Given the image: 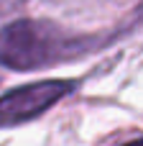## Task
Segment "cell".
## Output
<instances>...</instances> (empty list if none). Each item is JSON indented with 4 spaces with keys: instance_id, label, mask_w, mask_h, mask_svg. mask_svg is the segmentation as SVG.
I'll return each mask as SVG.
<instances>
[{
    "instance_id": "1",
    "label": "cell",
    "mask_w": 143,
    "mask_h": 146,
    "mask_svg": "<svg viewBox=\"0 0 143 146\" xmlns=\"http://www.w3.org/2000/svg\"><path fill=\"white\" fill-rule=\"evenodd\" d=\"M90 49L92 44L87 36L67 33L49 21L20 18L0 28V64L15 72H31L69 62Z\"/></svg>"
},
{
    "instance_id": "2",
    "label": "cell",
    "mask_w": 143,
    "mask_h": 146,
    "mask_svg": "<svg viewBox=\"0 0 143 146\" xmlns=\"http://www.w3.org/2000/svg\"><path fill=\"white\" fill-rule=\"evenodd\" d=\"M72 90H74L72 80H43V82L23 85L0 95V128L18 126L46 113Z\"/></svg>"
},
{
    "instance_id": "3",
    "label": "cell",
    "mask_w": 143,
    "mask_h": 146,
    "mask_svg": "<svg viewBox=\"0 0 143 146\" xmlns=\"http://www.w3.org/2000/svg\"><path fill=\"white\" fill-rule=\"evenodd\" d=\"M26 0H0V15H5V13H10V10H15V8H20Z\"/></svg>"
},
{
    "instance_id": "4",
    "label": "cell",
    "mask_w": 143,
    "mask_h": 146,
    "mask_svg": "<svg viewBox=\"0 0 143 146\" xmlns=\"http://www.w3.org/2000/svg\"><path fill=\"white\" fill-rule=\"evenodd\" d=\"M125 146H143V139H136V141H128Z\"/></svg>"
}]
</instances>
